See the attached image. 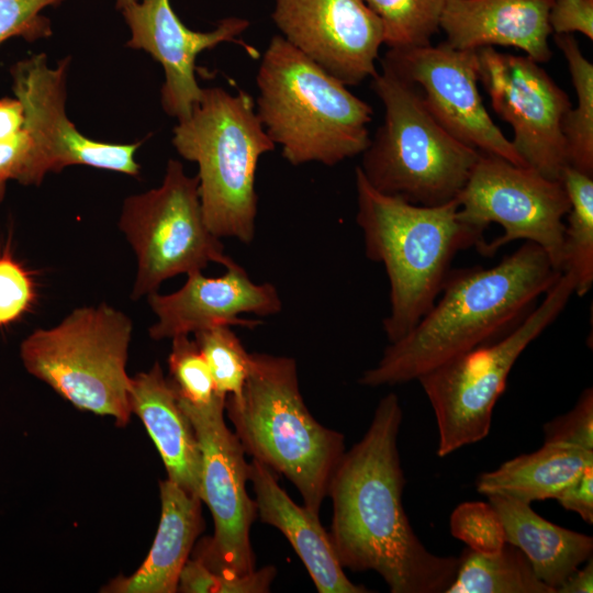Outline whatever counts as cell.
<instances>
[{
	"mask_svg": "<svg viewBox=\"0 0 593 593\" xmlns=\"http://www.w3.org/2000/svg\"><path fill=\"white\" fill-rule=\"evenodd\" d=\"M479 81L493 111L514 132L511 141L524 164L560 180L569 166L561 131L570 99L549 74L527 55L502 53L492 46L477 51Z\"/></svg>",
	"mask_w": 593,
	"mask_h": 593,
	"instance_id": "cell-13",
	"label": "cell"
},
{
	"mask_svg": "<svg viewBox=\"0 0 593 593\" xmlns=\"http://www.w3.org/2000/svg\"><path fill=\"white\" fill-rule=\"evenodd\" d=\"M402 419L398 395L387 394L363 437L344 452L328 485V535L343 568L379 573L391 593H443L458 557L429 551L406 516L398 448Z\"/></svg>",
	"mask_w": 593,
	"mask_h": 593,
	"instance_id": "cell-1",
	"label": "cell"
},
{
	"mask_svg": "<svg viewBox=\"0 0 593 593\" xmlns=\"http://www.w3.org/2000/svg\"><path fill=\"white\" fill-rule=\"evenodd\" d=\"M451 535L468 548L493 553L506 542L502 522L489 502H465L450 516Z\"/></svg>",
	"mask_w": 593,
	"mask_h": 593,
	"instance_id": "cell-32",
	"label": "cell"
},
{
	"mask_svg": "<svg viewBox=\"0 0 593 593\" xmlns=\"http://www.w3.org/2000/svg\"><path fill=\"white\" fill-rule=\"evenodd\" d=\"M225 395L204 406L178 399L201 450V501L209 507L214 533L195 546L193 558L213 572L245 575L255 570L250 527L257 505L247 493L248 462L237 436L224 419Z\"/></svg>",
	"mask_w": 593,
	"mask_h": 593,
	"instance_id": "cell-12",
	"label": "cell"
},
{
	"mask_svg": "<svg viewBox=\"0 0 593 593\" xmlns=\"http://www.w3.org/2000/svg\"><path fill=\"white\" fill-rule=\"evenodd\" d=\"M277 574L272 566L245 575L213 572L195 558L188 559L178 581L177 591L183 593H267Z\"/></svg>",
	"mask_w": 593,
	"mask_h": 593,
	"instance_id": "cell-31",
	"label": "cell"
},
{
	"mask_svg": "<svg viewBox=\"0 0 593 593\" xmlns=\"http://www.w3.org/2000/svg\"><path fill=\"white\" fill-rule=\"evenodd\" d=\"M271 18L287 42L345 86L377 74L383 25L363 0H275Z\"/></svg>",
	"mask_w": 593,
	"mask_h": 593,
	"instance_id": "cell-16",
	"label": "cell"
},
{
	"mask_svg": "<svg viewBox=\"0 0 593 593\" xmlns=\"http://www.w3.org/2000/svg\"><path fill=\"white\" fill-rule=\"evenodd\" d=\"M181 157L198 165L204 221L219 238L250 244L255 237L259 158L276 144L267 135L251 97L223 88H203L191 114L174 128Z\"/></svg>",
	"mask_w": 593,
	"mask_h": 593,
	"instance_id": "cell-6",
	"label": "cell"
},
{
	"mask_svg": "<svg viewBox=\"0 0 593 593\" xmlns=\"http://www.w3.org/2000/svg\"><path fill=\"white\" fill-rule=\"evenodd\" d=\"M445 593H556L535 573L529 560L510 542L496 552L465 548Z\"/></svg>",
	"mask_w": 593,
	"mask_h": 593,
	"instance_id": "cell-25",
	"label": "cell"
},
{
	"mask_svg": "<svg viewBox=\"0 0 593 593\" xmlns=\"http://www.w3.org/2000/svg\"><path fill=\"white\" fill-rule=\"evenodd\" d=\"M257 515L280 530L306 568L318 593H368L344 572L318 514L300 506L279 485L275 472L253 458L248 463Z\"/></svg>",
	"mask_w": 593,
	"mask_h": 593,
	"instance_id": "cell-20",
	"label": "cell"
},
{
	"mask_svg": "<svg viewBox=\"0 0 593 593\" xmlns=\"http://www.w3.org/2000/svg\"><path fill=\"white\" fill-rule=\"evenodd\" d=\"M486 497L502 522L506 541L523 551L536 575L555 592L592 557L591 536L547 521L528 503L503 495Z\"/></svg>",
	"mask_w": 593,
	"mask_h": 593,
	"instance_id": "cell-23",
	"label": "cell"
},
{
	"mask_svg": "<svg viewBox=\"0 0 593 593\" xmlns=\"http://www.w3.org/2000/svg\"><path fill=\"white\" fill-rule=\"evenodd\" d=\"M382 124L358 166L377 191L436 206L455 200L481 152L451 136L427 109L419 88L382 67L371 80Z\"/></svg>",
	"mask_w": 593,
	"mask_h": 593,
	"instance_id": "cell-7",
	"label": "cell"
},
{
	"mask_svg": "<svg viewBox=\"0 0 593 593\" xmlns=\"http://www.w3.org/2000/svg\"><path fill=\"white\" fill-rule=\"evenodd\" d=\"M66 0H0V44L11 37L27 42L47 38L52 25L42 11Z\"/></svg>",
	"mask_w": 593,
	"mask_h": 593,
	"instance_id": "cell-33",
	"label": "cell"
},
{
	"mask_svg": "<svg viewBox=\"0 0 593 593\" xmlns=\"http://www.w3.org/2000/svg\"><path fill=\"white\" fill-rule=\"evenodd\" d=\"M130 405L152 437L170 481L201 500L202 459L194 428L159 362L131 377Z\"/></svg>",
	"mask_w": 593,
	"mask_h": 593,
	"instance_id": "cell-21",
	"label": "cell"
},
{
	"mask_svg": "<svg viewBox=\"0 0 593 593\" xmlns=\"http://www.w3.org/2000/svg\"><path fill=\"white\" fill-rule=\"evenodd\" d=\"M553 0H449L440 19L456 49L519 48L537 63L550 60L549 11Z\"/></svg>",
	"mask_w": 593,
	"mask_h": 593,
	"instance_id": "cell-19",
	"label": "cell"
},
{
	"mask_svg": "<svg viewBox=\"0 0 593 593\" xmlns=\"http://www.w3.org/2000/svg\"><path fill=\"white\" fill-rule=\"evenodd\" d=\"M383 25L389 49L430 44L449 0H363Z\"/></svg>",
	"mask_w": 593,
	"mask_h": 593,
	"instance_id": "cell-28",
	"label": "cell"
},
{
	"mask_svg": "<svg viewBox=\"0 0 593 593\" xmlns=\"http://www.w3.org/2000/svg\"><path fill=\"white\" fill-rule=\"evenodd\" d=\"M553 40L567 60L577 96V105L561 121L568 164L593 176V65L573 34H553Z\"/></svg>",
	"mask_w": 593,
	"mask_h": 593,
	"instance_id": "cell-27",
	"label": "cell"
},
{
	"mask_svg": "<svg viewBox=\"0 0 593 593\" xmlns=\"http://www.w3.org/2000/svg\"><path fill=\"white\" fill-rule=\"evenodd\" d=\"M560 180L567 191L561 272L574 280V293L584 296L593 283V176L567 166Z\"/></svg>",
	"mask_w": 593,
	"mask_h": 593,
	"instance_id": "cell-26",
	"label": "cell"
},
{
	"mask_svg": "<svg viewBox=\"0 0 593 593\" xmlns=\"http://www.w3.org/2000/svg\"><path fill=\"white\" fill-rule=\"evenodd\" d=\"M552 34L581 33L593 40V0H553L549 11Z\"/></svg>",
	"mask_w": 593,
	"mask_h": 593,
	"instance_id": "cell-36",
	"label": "cell"
},
{
	"mask_svg": "<svg viewBox=\"0 0 593 593\" xmlns=\"http://www.w3.org/2000/svg\"><path fill=\"white\" fill-rule=\"evenodd\" d=\"M137 0H115V5H116V9L118 10H123L124 8H126L127 5L136 2Z\"/></svg>",
	"mask_w": 593,
	"mask_h": 593,
	"instance_id": "cell-40",
	"label": "cell"
},
{
	"mask_svg": "<svg viewBox=\"0 0 593 593\" xmlns=\"http://www.w3.org/2000/svg\"><path fill=\"white\" fill-rule=\"evenodd\" d=\"M573 293V277L561 272L540 303L512 331L451 358L417 379L436 418L439 457L489 435L494 406L506 388L514 363L557 320Z\"/></svg>",
	"mask_w": 593,
	"mask_h": 593,
	"instance_id": "cell-9",
	"label": "cell"
},
{
	"mask_svg": "<svg viewBox=\"0 0 593 593\" xmlns=\"http://www.w3.org/2000/svg\"><path fill=\"white\" fill-rule=\"evenodd\" d=\"M70 57L49 67L45 54L32 55L10 68L12 90L24 112L23 127L33 142L34 165L42 183L48 172L83 165L136 177L141 143L114 144L81 134L66 114Z\"/></svg>",
	"mask_w": 593,
	"mask_h": 593,
	"instance_id": "cell-14",
	"label": "cell"
},
{
	"mask_svg": "<svg viewBox=\"0 0 593 593\" xmlns=\"http://www.w3.org/2000/svg\"><path fill=\"white\" fill-rule=\"evenodd\" d=\"M545 250L526 242L497 265L450 269L438 298L402 338L389 343L358 382L378 388L417 380L512 331L558 280Z\"/></svg>",
	"mask_w": 593,
	"mask_h": 593,
	"instance_id": "cell-2",
	"label": "cell"
},
{
	"mask_svg": "<svg viewBox=\"0 0 593 593\" xmlns=\"http://www.w3.org/2000/svg\"><path fill=\"white\" fill-rule=\"evenodd\" d=\"M171 340L168 380L178 399L194 406H204L223 395L216 391L210 369L195 342L189 335H179Z\"/></svg>",
	"mask_w": 593,
	"mask_h": 593,
	"instance_id": "cell-30",
	"label": "cell"
},
{
	"mask_svg": "<svg viewBox=\"0 0 593 593\" xmlns=\"http://www.w3.org/2000/svg\"><path fill=\"white\" fill-rule=\"evenodd\" d=\"M555 500L567 511H571L592 525L593 523V465L588 466L580 475Z\"/></svg>",
	"mask_w": 593,
	"mask_h": 593,
	"instance_id": "cell-37",
	"label": "cell"
},
{
	"mask_svg": "<svg viewBox=\"0 0 593 593\" xmlns=\"http://www.w3.org/2000/svg\"><path fill=\"white\" fill-rule=\"evenodd\" d=\"M5 192V182H0V200L3 198Z\"/></svg>",
	"mask_w": 593,
	"mask_h": 593,
	"instance_id": "cell-41",
	"label": "cell"
},
{
	"mask_svg": "<svg viewBox=\"0 0 593 593\" xmlns=\"http://www.w3.org/2000/svg\"><path fill=\"white\" fill-rule=\"evenodd\" d=\"M161 513L153 546L131 575L112 580L102 592L174 593L195 540L204 529L202 501L175 482L160 481Z\"/></svg>",
	"mask_w": 593,
	"mask_h": 593,
	"instance_id": "cell-22",
	"label": "cell"
},
{
	"mask_svg": "<svg viewBox=\"0 0 593 593\" xmlns=\"http://www.w3.org/2000/svg\"><path fill=\"white\" fill-rule=\"evenodd\" d=\"M593 465V450L544 443L534 452L516 456L475 480L480 494L508 496L524 503L555 499Z\"/></svg>",
	"mask_w": 593,
	"mask_h": 593,
	"instance_id": "cell-24",
	"label": "cell"
},
{
	"mask_svg": "<svg viewBox=\"0 0 593 593\" xmlns=\"http://www.w3.org/2000/svg\"><path fill=\"white\" fill-rule=\"evenodd\" d=\"M224 412L244 451L289 479L303 505L318 514L345 452V438L320 424L307 410L296 361L250 353L243 390L239 395H226Z\"/></svg>",
	"mask_w": 593,
	"mask_h": 593,
	"instance_id": "cell-5",
	"label": "cell"
},
{
	"mask_svg": "<svg viewBox=\"0 0 593 593\" xmlns=\"http://www.w3.org/2000/svg\"><path fill=\"white\" fill-rule=\"evenodd\" d=\"M544 443L593 450V389L585 388L574 406L542 426Z\"/></svg>",
	"mask_w": 593,
	"mask_h": 593,
	"instance_id": "cell-35",
	"label": "cell"
},
{
	"mask_svg": "<svg viewBox=\"0 0 593 593\" xmlns=\"http://www.w3.org/2000/svg\"><path fill=\"white\" fill-rule=\"evenodd\" d=\"M133 324L101 303L71 311L59 324L38 328L20 346L26 371L81 411L126 425L132 415L126 372Z\"/></svg>",
	"mask_w": 593,
	"mask_h": 593,
	"instance_id": "cell-8",
	"label": "cell"
},
{
	"mask_svg": "<svg viewBox=\"0 0 593 593\" xmlns=\"http://www.w3.org/2000/svg\"><path fill=\"white\" fill-rule=\"evenodd\" d=\"M24 125V112L21 102L14 98L0 99V143L13 139Z\"/></svg>",
	"mask_w": 593,
	"mask_h": 593,
	"instance_id": "cell-38",
	"label": "cell"
},
{
	"mask_svg": "<svg viewBox=\"0 0 593 593\" xmlns=\"http://www.w3.org/2000/svg\"><path fill=\"white\" fill-rule=\"evenodd\" d=\"M456 200L462 222L481 231L491 223L504 228L501 236L478 249L481 255L493 256L504 245L523 239L541 247L561 271L563 217L570 209L561 180L481 153Z\"/></svg>",
	"mask_w": 593,
	"mask_h": 593,
	"instance_id": "cell-11",
	"label": "cell"
},
{
	"mask_svg": "<svg viewBox=\"0 0 593 593\" xmlns=\"http://www.w3.org/2000/svg\"><path fill=\"white\" fill-rule=\"evenodd\" d=\"M256 112L293 166H335L363 153L373 109L337 78L275 35L257 72Z\"/></svg>",
	"mask_w": 593,
	"mask_h": 593,
	"instance_id": "cell-4",
	"label": "cell"
},
{
	"mask_svg": "<svg viewBox=\"0 0 593 593\" xmlns=\"http://www.w3.org/2000/svg\"><path fill=\"white\" fill-rule=\"evenodd\" d=\"M220 277H205L202 271L187 275L177 291L147 295L157 316L149 327L155 340L189 335L213 326L255 328L260 320L240 317L242 314L269 316L278 314L282 302L277 288L269 282L256 283L238 264L226 268Z\"/></svg>",
	"mask_w": 593,
	"mask_h": 593,
	"instance_id": "cell-18",
	"label": "cell"
},
{
	"mask_svg": "<svg viewBox=\"0 0 593 593\" xmlns=\"http://www.w3.org/2000/svg\"><path fill=\"white\" fill-rule=\"evenodd\" d=\"M36 298L30 272L5 248L0 254V328L20 320Z\"/></svg>",
	"mask_w": 593,
	"mask_h": 593,
	"instance_id": "cell-34",
	"label": "cell"
},
{
	"mask_svg": "<svg viewBox=\"0 0 593 593\" xmlns=\"http://www.w3.org/2000/svg\"><path fill=\"white\" fill-rule=\"evenodd\" d=\"M119 228L132 246L137 271L132 299L156 292L167 279L202 271L210 262L230 268L237 262L208 227L197 176L170 159L161 184L125 199Z\"/></svg>",
	"mask_w": 593,
	"mask_h": 593,
	"instance_id": "cell-10",
	"label": "cell"
},
{
	"mask_svg": "<svg viewBox=\"0 0 593 593\" xmlns=\"http://www.w3.org/2000/svg\"><path fill=\"white\" fill-rule=\"evenodd\" d=\"M121 12L131 31L126 46L147 52L161 65V107L178 121L187 119L202 97L194 72L198 55L221 43L243 45L237 37L249 26L244 18L228 16L212 31H193L178 18L170 0H137Z\"/></svg>",
	"mask_w": 593,
	"mask_h": 593,
	"instance_id": "cell-17",
	"label": "cell"
},
{
	"mask_svg": "<svg viewBox=\"0 0 593 593\" xmlns=\"http://www.w3.org/2000/svg\"><path fill=\"white\" fill-rule=\"evenodd\" d=\"M381 65L416 85L432 115L456 139L481 153L526 166L483 104L478 88L477 51L456 49L446 42L389 49Z\"/></svg>",
	"mask_w": 593,
	"mask_h": 593,
	"instance_id": "cell-15",
	"label": "cell"
},
{
	"mask_svg": "<svg viewBox=\"0 0 593 593\" xmlns=\"http://www.w3.org/2000/svg\"><path fill=\"white\" fill-rule=\"evenodd\" d=\"M557 589L556 593H591L593 592V559L584 562Z\"/></svg>",
	"mask_w": 593,
	"mask_h": 593,
	"instance_id": "cell-39",
	"label": "cell"
},
{
	"mask_svg": "<svg viewBox=\"0 0 593 593\" xmlns=\"http://www.w3.org/2000/svg\"><path fill=\"white\" fill-rule=\"evenodd\" d=\"M215 389L223 395H239L248 376L250 353L230 326H213L193 333Z\"/></svg>",
	"mask_w": 593,
	"mask_h": 593,
	"instance_id": "cell-29",
	"label": "cell"
},
{
	"mask_svg": "<svg viewBox=\"0 0 593 593\" xmlns=\"http://www.w3.org/2000/svg\"><path fill=\"white\" fill-rule=\"evenodd\" d=\"M356 222L368 259L381 262L390 283L382 326L389 343L405 336L438 298L455 256L486 240L484 231L458 217V202L425 206L372 188L355 169Z\"/></svg>",
	"mask_w": 593,
	"mask_h": 593,
	"instance_id": "cell-3",
	"label": "cell"
}]
</instances>
